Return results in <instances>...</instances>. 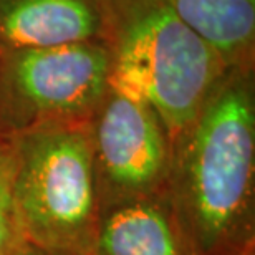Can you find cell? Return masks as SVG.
<instances>
[{
	"instance_id": "9c48e42d",
	"label": "cell",
	"mask_w": 255,
	"mask_h": 255,
	"mask_svg": "<svg viewBox=\"0 0 255 255\" xmlns=\"http://www.w3.org/2000/svg\"><path fill=\"white\" fill-rule=\"evenodd\" d=\"M17 164V142L13 137L0 134V255H15L25 246L13 202Z\"/></svg>"
},
{
	"instance_id": "30bf717a",
	"label": "cell",
	"mask_w": 255,
	"mask_h": 255,
	"mask_svg": "<svg viewBox=\"0 0 255 255\" xmlns=\"http://www.w3.org/2000/svg\"><path fill=\"white\" fill-rule=\"evenodd\" d=\"M15 255H58V254H52L47 251H40V249L30 247V246H23Z\"/></svg>"
},
{
	"instance_id": "277c9868",
	"label": "cell",
	"mask_w": 255,
	"mask_h": 255,
	"mask_svg": "<svg viewBox=\"0 0 255 255\" xmlns=\"http://www.w3.org/2000/svg\"><path fill=\"white\" fill-rule=\"evenodd\" d=\"M110 78L103 42L0 52V134L90 123Z\"/></svg>"
},
{
	"instance_id": "5b68a950",
	"label": "cell",
	"mask_w": 255,
	"mask_h": 255,
	"mask_svg": "<svg viewBox=\"0 0 255 255\" xmlns=\"http://www.w3.org/2000/svg\"><path fill=\"white\" fill-rule=\"evenodd\" d=\"M101 216L166 197L172 147L159 115L134 91L110 81L90 121Z\"/></svg>"
},
{
	"instance_id": "ba28073f",
	"label": "cell",
	"mask_w": 255,
	"mask_h": 255,
	"mask_svg": "<svg viewBox=\"0 0 255 255\" xmlns=\"http://www.w3.org/2000/svg\"><path fill=\"white\" fill-rule=\"evenodd\" d=\"M227 68L255 66V0H172Z\"/></svg>"
},
{
	"instance_id": "52a82bcc",
	"label": "cell",
	"mask_w": 255,
	"mask_h": 255,
	"mask_svg": "<svg viewBox=\"0 0 255 255\" xmlns=\"http://www.w3.org/2000/svg\"><path fill=\"white\" fill-rule=\"evenodd\" d=\"M93 255H199L166 197L121 206L101 216Z\"/></svg>"
},
{
	"instance_id": "8992f818",
	"label": "cell",
	"mask_w": 255,
	"mask_h": 255,
	"mask_svg": "<svg viewBox=\"0 0 255 255\" xmlns=\"http://www.w3.org/2000/svg\"><path fill=\"white\" fill-rule=\"evenodd\" d=\"M101 0H0V52L103 42Z\"/></svg>"
},
{
	"instance_id": "3957f363",
	"label": "cell",
	"mask_w": 255,
	"mask_h": 255,
	"mask_svg": "<svg viewBox=\"0 0 255 255\" xmlns=\"http://www.w3.org/2000/svg\"><path fill=\"white\" fill-rule=\"evenodd\" d=\"M13 139V202L23 244L58 255H93L101 206L90 123L45 126Z\"/></svg>"
},
{
	"instance_id": "7a4b0ae2",
	"label": "cell",
	"mask_w": 255,
	"mask_h": 255,
	"mask_svg": "<svg viewBox=\"0 0 255 255\" xmlns=\"http://www.w3.org/2000/svg\"><path fill=\"white\" fill-rule=\"evenodd\" d=\"M101 5L110 81L154 108L174 149L229 68L172 0H101Z\"/></svg>"
},
{
	"instance_id": "6da1fadb",
	"label": "cell",
	"mask_w": 255,
	"mask_h": 255,
	"mask_svg": "<svg viewBox=\"0 0 255 255\" xmlns=\"http://www.w3.org/2000/svg\"><path fill=\"white\" fill-rule=\"evenodd\" d=\"M166 199L199 255H255V66L224 73L172 149Z\"/></svg>"
}]
</instances>
